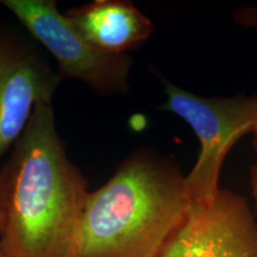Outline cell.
<instances>
[{
    "instance_id": "1",
    "label": "cell",
    "mask_w": 257,
    "mask_h": 257,
    "mask_svg": "<svg viewBox=\"0 0 257 257\" xmlns=\"http://www.w3.org/2000/svg\"><path fill=\"white\" fill-rule=\"evenodd\" d=\"M51 100L37 102L0 170V246L8 257H73L89 192L57 133Z\"/></svg>"
},
{
    "instance_id": "2",
    "label": "cell",
    "mask_w": 257,
    "mask_h": 257,
    "mask_svg": "<svg viewBox=\"0 0 257 257\" xmlns=\"http://www.w3.org/2000/svg\"><path fill=\"white\" fill-rule=\"evenodd\" d=\"M188 208L179 167L150 153L135 154L88 193L73 257H160Z\"/></svg>"
},
{
    "instance_id": "3",
    "label": "cell",
    "mask_w": 257,
    "mask_h": 257,
    "mask_svg": "<svg viewBox=\"0 0 257 257\" xmlns=\"http://www.w3.org/2000/svg\"><path fill=\"white\" fill-rule=\"evenodd\" d=\"M165 107L182 118L200 142L197 163L185 176L189 204L208 205L219 192L220 170L230 150L252 134L257 96L205 98L165 81Z\"/></svg>"
},
{
    "instance_id": "4",
    "label": "cell",
    "mask_w": 257,
    "mask_h": 257,
    "mask_svg": "<svg viewBox=\"0 0 257 257\" xmlns=\"http://www.w3.org/2000/svg\"><path fill=\"white\" fill-rule=\"evenodd\" d=\"M28 31L55 57L61 79L86 82L102 95L128 91L133 60L92 46L57 9L54 0H2Z\"/></svg>"
},
{
    "instance_id": "5",
    "label": "cell",
    "mask_w": 257,
    "mask_h": 257,
    "mask_svg": "<svg viewBox=\"0 0 257 257\" xmlns=\"http://www.w3.org/2000/svg\"><path fill=\"white\" fill-rule=\"evenodd\" d=\"M160 257H257V221L246 199L219 189L187 216Z\"/></svg>"
},
{
    "instance_id": "6",
    "label": "cell",
    "mask_w": 257,
    "mask_h": 257,
    "mask_svg": "<svg viewBox=\"0 0 257 257\" xmlns=\"http://www.w3.org/2000/svg\"><path fill=\"white\" fill-rule=\"evenodd\" d=\"M60 80L27 51L16 50L0 67V160L22 136L37 102L53 99Z\"/></svg>"
},
{
    "instance_id": "7",
    "label": "cell",
    "mask_w": 257,
    "mask_h": 257,
    "mask_svg": "<svg viewBox=\"0 0 257 257\" xmlns=\"http://www.w3.org/2000/svg\"><path fill=\"white\" fill-rule=\"evenodd\" d=\"M66 17L92 46L111 55H126L154 31L152 21L124 0H95L70 9Z\"/></svg>"
},
{
    "instance_id": "8",
    "label": "cell",
    "mask_w": 257,
    "mask_h": 257,
    "mask_svg": "<svg viewBox=\"0 0 257 257\" xmlns=\"http://www.w3.org/2000/svg\"><path fill=\"white\" fill-rule=\"evenodd\" d=\"M234 23L239 27L257 30V5H243L232 14Z\"/></svg>"
},
{
    "instance_id": "9",
    "label": "cell",
    "mask_w": 257,
    "mask_h": 257,
    "mask_svg": "<svg viewBox=\"0 0 257 257\" xmlns=\"http://www.w3.org/2000/svg\"><path fill=\"white\" fill-rule=\"evenodd\" d=\"M16 50L17 49L14 47V44L10 43L5 38L0 37V67L14 55Z\"/></svg>"
},
{
    "instance_id": "10",
    "label": "cell",
    "mask_w": 257,
    "mask_h": 257,
    "mask_svg": "<svg viewBox=\"0 0 257 257\" xmlns=\"http://www.w3.org/2000/svg\"><path fill=\"white\" fill-rule=\"evenodd\" d=\"M250 187H251L252 199L257 210V162L253 163L250 168Z\"/></svg>"
},
{
    "instance_id": "11",
    "label": "cell",
    "mask_w": 257,
    "mask_h": 257,
    "mask_svg": "<svg viewBox=\"0 0 257 257\" xmlns=\"http://www.w3.org/2000/svg\"><path fill=\"white\" fill-rule=\"evenodd\" d=\"M252 147L257 152V98H256V108H255V123H253V130H252Z\"/></svg>"
},
{
    "instance_id": "12",
    "label": "cell",
    "mask_w": 257,
    "mask_h": 257,
    "mask_svg": "<svg viewBox=\"0 0 257 257\" xmlns=\"http://www.w3.org/2000/svg\"><path fill=\"white\" fill-rule=\"evenodd\" d=\"M0 257H8L5 255V252L3 251V249H2V246H0Z\"/></svg>"
}]
</instances>
